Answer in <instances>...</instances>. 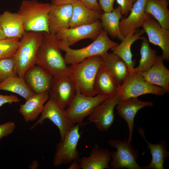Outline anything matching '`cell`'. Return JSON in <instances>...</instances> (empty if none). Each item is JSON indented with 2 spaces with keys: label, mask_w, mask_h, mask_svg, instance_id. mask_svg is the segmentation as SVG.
I'll use <instances>...</instances> for the list:
<instances>
[{
  "label": "cell",
  "mask_w": 169,
  "mask_h": 169,
  "mask_svg": "<svg viewBox=\"0 0 169 169\" xmlns=\"http://www.w3.org/2000/svg\"><path fill=\"white\" fill-rule=\"evenodd\" d=\"M56 34L43 32L36 58V64L48 71L53 76L68 74V66L61 52Z\"/></svg>",
  "instance_id": "cell-1"
},
{
  "label": "cell",
  "mask_w": 169,
  "mask_h": 169,
  "mask_svg": "<svg viewBox=\"0 0 169 169\" xmlns=\"http://www.w3.org/2000/svg\"><path fill=\"white\" fill-rule=\"evenodd\" d=\"M101 65L100 56L89 57L78 64L68 66V74L71 78L76 91L88 96L95 94L93 85L97 71Z\"/></svg>",
  "instance_id": "cell-2"
},
{
  "label": "cell",
  "mask_w": 169,
  "mask_h": 169,
  "mask_svg": "<svg viewBox=\"0 0 169 169\" xmlns=\"http://www.w3.org/2000/svg\"><path fill=\"white\" fill-rule=\"evenodd\" d=\"M118 44L109 38L103 29L91 44L81 49H73L59 41L60 49L65 52L64 57L65 62L67 65H69L79 63L90 57L101 56Z\"/></svg>",
  "instance_id": "cell-3"
},
{
  "label": "cell",
  "mask_w": 169,
  "mask_h": 169,
  "mask_svg": "<svg viewBox=\"0 0 169 169\" xmlns=\"http://www.w3.org/2000/svg\"><path fill=\"white\" fill-rule=\"evenodd\" d=\"M51 6L36 0L23 1L17 13L22 18L24 31L50 33L48 16Z\"/></svg>",
  "instance_id": "cell-4"
},
{
  "label": "cell",
  "mask_w": 169,
  "mask_h": 169,
  "mask_svg": "<svg viewBox=\"0 0 169 169\" xmlns=\"http://www.w3.org/2000/svg\"><path fill=\"white\" fill-rule=\"evenodd\" d=\"M43 35L42 32L25 31L20 38L18 48L13 57L19 76L23 78L27 70L36 64V54Z\"/></svg>",
  "instance_id": "cell-5"
},
{
  "label": "cell",
  "mask_w": 169,
  "mask_h": 169,
  "mask_svg": "<svg viewBox=\"0 0 169 169\" xmlns=\"http://www.w3.org/2000/svg\"><path fill=\"white\" fill-rule=\"evenodd\" d=\"M166 93L163 88L147 82L140 74L131 73L128 71L124 81L118 89L117 95L119 102H121L146 94L163 96Z\"/></svg>",
  "instance_id": "cell-6"
},
{
  "label": "cell",
  "mask_w": 169,
  "mask_h": 169,
  "mask_svg": "<svg viewBox=\"0 0 169 169\" xmlns=\"http://www.w3.org/2000/svg\"><path fill=\"white\" fill-rule=\"evenodd\" d=\"M110 96L97 95L93 97L88 96L76 91L74 99L65 109L68 119L73 124L82 125L84 119Z\"/></svg>",
  "instance_id": "cell-7"
},
{
  "label": "cell",
  "mask_w": 169,
  "mask_h": 169,
  "mask_svg": "<svg viewBox=\"0 0 169 169\" xmlns=\"http://www.w3.org/2000/svg\"><path fill=\"white\" fill-rule=\"evenodd\" d=\"M107 143L115 148V151H111V160L110 167L112 169H144L136 162L139 157L138 151L128 143L126 138L124 141L110 139Z\"/></svg>",
  "instance_id": "cell-8"
},
{
  "label": "cell",
  "mask_w": 169,
  "mask_h": 169,
  "mask_svg": "<svg viewBox=\"0 0 169 169\" xmlns=\"http://www.w3.org/2000/svg\"><path fill=\"white\" fill-rule=\"evenodd\" d=\"M80 126L78 124H75L67 133L63 140L57 144L53 161L55 166L71 163L74 161H78L80 158L77 149L80 138Z\"/></svg>",
  "instance_id": "cell-9"
},
{
  "label": "cell",
  "mask_w": 169,
  "mask_h": 169,
  "mask_svg": "<svg viewBox=\"0 0 169 169\" xmlns=\"http://www.w3.org/2000/svg\"><path fill=\"white\" fill-rule=\"evenodd\" d=\"M50 97L44 105L38 120L30 128L31 130L38 125H42L45 120L49 119L58 128L60 141H62L67 133L75 124L71 122L66 114L65 109L61 107L49 94Z\"/></svg>",
  "instance_id": "cell-10"
},
{
  "label": "cell",
  "mask_w": 169,
  "mask_h": 169,
  "mask_svg": "<svg viewBox=\"0 0 169 169\" xmlns=\"http://www.w3.org/2000/svg\"><path fill=\"white\" fill-rule=\"evenodd\" d=\"M102 29L99 20L91 24L61 30L56 35L60 41L70 47L83 39L89 38L94 41Z\"/></svg>",
  "instance_id": "cell-11"
},
{
  "label": "cell",
  "mask_w": 169,
  "mask_h": 169,
  "mask_svg": "<svg viewBox=\"0 0 169 169\" xmlns=\"http://www.w3.org/2000/svg\"><path fill=\"white\" fill-rule=\"evenodd\" d=\"M119 102L117 95L110 96L94 109L88 120L93 123L99 131H107L114 122V110Z\"/></svg>",
  "instance_id": "cell-12"
},
{
  "label": "cell",
  "mask_w": 169,
  "mask_h": 169,
  "mask_svg": "<svg viewBox=\"0 0 169 169\" xmlns=\"http://www.w3.org/2000/svg\"><path fill=\"white\" fill-rule=\"evenodd\" d=\"M49 93L57 103L65 109L74 99L76 91L69 76L64 74L53 76Z\"/></svg>",
  "instance_id": "cell-13"
},
{
  "label": "cell",
  "mask_w": 169,
  "mask_h": 169,
  "mask_svg": "<svg viewBox=\"0 0 169 169\" xmlns=\"http://www.w3.org/2000/svg\"><path fill=\"white\" fill-rule=\"evenodd\" d=\"M142 27L147 35L149 42L159 46L162 51L163 60H169V30L162 28L154 19L149 17Z\"/></svg>",
  "instance_id": "cell-14"
},
{
  "label": "cell",
  "mask_w": 169,
  "mask_h": 169,
  "mask_svg": "<svg viewBox=\"0 0 169 169\" xmlns=\"http://www.w3.org/2000/svg\"><path fill=\"white\" fill-rule=\"evenodd\" d=\"M153 105L152 102L141 101L137 97L130 98L118 102L116 107L117 112L127 124L129 131L127 138L129 143L131 144L132 140L134 128V119L136 114L143 108Z\"/></svg>",
  "instance_id": "cell-15"
},
{
  "label": "cell",
  "mask_w": 169,
  "mask_h": 169,
  "mask_svg": "<svg viewBox=\"0 0 169 169\" xmlns=\"http://www.w3.org/2000/svg\"><path fill=\"white\" fill-rule=\"evenodd\" d=\"M53 77L47 70L35 64L27 70L23 78L30 90L37 94L49 91Z\"/></svg>",
  "instance_id": "cell-16"
},
{
  "label": "cell",
  "mask_w": 169,
  "mask_h": 169,
  "mask_svg": "<svg viewBox=\"0 0 169 169\" xmlns=\"http://www.w3.org/2000/svg\"><path fill=\"white\" fill-rule=\"evenodd\" d=\"M147 0H136L129 15L120 20V28L124 36L142 27L145 21L149 17V14L145 11Z\"/></svg>",
  "instance_id": "cell-17"
},
{
  "label": "cell",
  "mask_w": 169,
  "mask_h": 169,
  "mask_svg": "<svg viewBox=\"0 0 169 169\" xmlns=\"http://www.w3.org/2000/svg\"><path fill=\"white\" fill-rule=\"evenodd\" d=\"M72 10V4L52 5L48 16V27L50 34H56L61 30L69 28Z\"/></svg>",
  "instance_id": "cell-18"
},
{
  "label": "cell",
  "mask_w": 169,
  "mask_h": 169,
  "mask_svg": "<svg viewBox=\"0 0 169 169\" xmlns=\"http://www.w3.org/2000/svg\"><path fill=\"white\" fill-rule=\"evenodd\" d=\"M144 32L143 29L133 30L125 36L120 44L111 49L112 53L121 59L126 64L128 72L134 73V68L136 63L135 60H132V54L131 50L132 44L136 41L142 39Z\"/></svg>",
  "instance_id": "cell-19"
},
{
  "label": "cell",
  "mask_w": 169,
  "mask_h": 169,
  "mask_svg": "<svg viewBox=\"0 0 169 169\" xmlns=\"http://www.w3.org/2000/svg\"><path fill=\"white\" fill-rule=\"evenodd\" d=\"M161 56H157L155 61L148 70L139 73L148 83L163 88L169 92V70L165 66Z\"/></svg>",
  "instance_id": "cell-20"
},
{
  "label": "cell",
  "mask_w": 169,
  "mask_h": 169,
  "mask_svg": "<svg viewBox=\"0 0 169 169\" xmlns=\"http://www.w3.org/2000/svg\"><path fill=\"white\" fill-rule=\"evenodd\" d=\"M49 97V91H44L34 94L20 105L18 111L26 122L33 121L38 118Z\"/></svg>",
  "instance_id": "cell-21"
},
{
  "label": "cell",
  "mask_w": 169,
  "mask_h": 169,
  "mask_svg": "<svg viewBox=\"0 0 169 169\" xmlns=\"http://www.w3.org/2000/svg\"><path fill=\"white\" fill-rule=\"evenodd\" d=\"M111 160V152L108 149L96 145L91 148L90 155L78 160L83 169H111L109 163Z\"/></svg>",
  "instance_id": "cell-22"
},
{
  "label": "cell",
  "mask_w": 169,
  "mask_h": 169,
  "mask_svg": "<svg viewBox=\"0 0 169 169\" xmlns=\"http://www.w3.org/2000/svg\"><path fill=\"white\" fill-rule=\"evenodd\" d=\"M138 132L146 143L152 157L150 163L147 166H143L144 169H164V162L169 156L166 141L161 140L157 144H152L146 139L143 128H138Z\"/></svg>",
  "instance_id": "cell-23"
},
{
  "label": "cell",
  "mask_w": 169,
  "mask_h": 169,
  "mask_svg": "<svg viewBox=\"0 0 169 169\" xmlns=\"http://www.w3.org/2000/svg\"><path fill=\"white\" fill-rule=\"evenodd\" d=\"M0 26L7 38L20 39L25 31L22 18L18 13L7 11L0 14Z\"/></svg>",
  "instance_id": "cell-24"
},
{
  "label": "cell",
  "mask_w": 169,
  "mask_h": 169,
  "mask_svg": "<svg viewBox=\"0 0 169 169\" xmlns=\"http://www.w3.org/2000/svg\"><path fill=\"white\" fill-rule=\"evenodd\" d=\"M101 66L105 68L120 85L128 73L125 62L113 53H106L101 56Z\"/></svg>",
  "instance_id": "cell-25"
},
{
  "label": "cell",
  "mask_w": 169,
  "mask_h": 169,
  "mask_svg": "<svg viewBox=\"0 0 169 169\" xmlns=\"http://www.w3.org/2000/svg\"><path fill=\"white\" fill-rule=\"evenodd\" d=\"M72 4L69 28L91 24L100 20L102 13L88 8L79 0Z\"/></svg>",
  "instance_id": "cell-26"
},
{
  "label": "cell",
  "mask_w": 169,
  "mask_h": 169,
  "mask_svg": "<svg viewBox=\"0 0 169 169\" xmlns=\"http://www.w3.org/2000/svg\"><path fill=\"white\" fill-rule=\"evenodd\" d=\"M120 85L101 65L94 81L93 89L95 94L112 95L117 94Z\"/></svg>",
  "instance_id": "cell-27"
},
{
  "label": "cell",
  "mask_w": 169,
  "mask_h": 169,
  "mask_svg": "<svg viewBox=\"0 0 169 169\" xmlns=\"http://www.w3.org/2000/svg\"><path fill=\"white\" fill-rule=\"evenodd\" d=\"M122 15L119 6L110 12L102 13L100 18L103 29L111 38H117L121 41L125 37L122 35L119 27Z\"/></svg>",
  "instance_id": "cell-28"
},
{
  "label": "cell",
  "mask_w": 169,
  "mask_h": 169,
  "mask_svg": "<svg viewBox=\"0 0 169 169\" xmlns=\"http://www.w3.org/2000/svg\"><path fill=\"white\" fill-rule=\"evenodd\" d=\"M145 11L152 15L162 28L169 30V10L166 0H148Z\"/></svg>",
  "instance_id": "cell-29"
},
{
  "label": "cell",
  "mask_w": 169,
  "mask_h": 169,
  "mask_svg": "<svg viewBox=\"0 0 169 169\" xmlns=\"http://www.w3.org/2000/svg\"><path fill=\"white\" fill-rule=\"evenodd\" d=\"M15 93L27 100L34 94L26 84L23 78L18 75L13 76L0 82V90Z\"/></svg>",
  "instance_id": "cell-30"
},
{
  "label": "cell",
  "mask_w": 169,
  "mask_h": 169,
  "mask_svg": "<svg viewBox=\"0 0 169 169\" xmlns=\"http://www.w3.org/2000/svg\"><path fill=\"white\" fill-rule=\"evenodd\" d=\"M140 49L141 59L139 65L134 68V72L138 74L146 71L152 66L156 59L157 52L150 46L145 37L142 39Z\"/></svg>",
  "instance_id": "cell-31"
},
{
  "label": "cell",
  "mask_w": 169,
  "mask_h": 169,
  "mask_svg": "<svg viewBox=\"0 0 169 169\" xmlns=\"http://www.w3.org/2000/svg\"><path fill=\"white\" fill-rule=\"evenodd\" d=\"M19 39L6 38L0 40V59L14 56L18 48Z\"/></svg>",
  "instance_id": "cell-32"
},
{
  "label": "cell",
  "mask_w": 169,
  "mask_h": 169,
  "mask_svg": "<svg viewBox=\"0 0 169 169\" xmlns=\"http://www.w3.org/2000/svg\"><path fill=\"white\" fill-rule=\"evenodd\" d=\"M18 75L13 57L0 59V82Z\"/></svg>",
  "instance_id": "cell-33"
},
{
  "label": "cell",
  "mask_w": 169,
  "mask_h": 169,
  "mask_svg": "<svg viewBox=\"0 0 169 169\" xmlns=\"http://www.w3.org/2000/svg\"><path fill=\"white\" fill-rule=\"evenodd\" d=\"M136 0H116L120 8L122 15L126 17L131 11L134 3Z\"/></svg>",
  "instance_id": "cell-34"
},
{
  "label": "cell",
  "mask_w": 169,
  "mask_h": 169,
  "mask_svg": "<svg viewBox=\"0 0 169 169\" xmlns=\"http://www.w3.org/2000/svg\"><path fill=\"white\" fill-rule=\"evenodd\" d=\"M15 127V124L12 121H8L0 125V140L3 137L12 133Z\"/></svg>",
  "instance_id": "cell-35"
},
{
  "label": "cell",
  "mask_w": 169,
  "mask_h": 169,
  "mask_svg": "<svg viewBox=\"0 0 169 169\" xmlns=\"http://www.w3.org/2000/svg\"><path fill=\"white\" fill-rule=\"evenodd\" d=\"M20 99L14 95H4L0 94V107L3 105L8 103L9 105L13 103L18 102Z\"/></svg>",
  "instance_id": "cell-36"
},
{
  "label": "cell",
  "mask_w": 169,
  "mask_h": 169,
  "mask_svg": "<svg viewBox=\"0 0 169 169\" xmlns=\"http://www.w3.org/2000/svg\"><path fill=\"white\" fill-rule=\"evenodd\" d=\"M115 0H99V4L104 12H109L113 11Z\"/></svg>",
  "instance_id": "cell-37"
},
{
  "label": "cell",
  "mask_w": 169,
  "mask_h": 169,
  "mask_svg": "<svg viewBox=\"0 0 169 169\" xmlns=\"http://www.w3.org/2000/svg\"><path fill=\"white\" fill-rule=\"evenodd\" d=\"M88 8L101 13V10L97 0H79Z\"/></svg>",
  "instance_id": "cell-38"
},
{
  "label": "cell",
  "mask_w": 169,
  "mask_h": 169,
  "mask_svg": "<svg viewBox=\"0 0 169 169\" xmlns=\"http://www.w3.org/2000/svg\"><path fill=\"white\" fill-rule=\"evenodd\" d=\"M77 0H51V4L53 5L72 4Z\"/></svg>",
  "instance_id": "cell-39"
},
{
  "label": "cell",
  "mask_w": 169,
  "mask_h": 169,
  "mask_svg": "<svg viewBox=\"0 0 169 169\" xmlns=\"http://www.w3.org/2000/svg\"><path fill=\"white\" fill-rule=\"evenodd\" d=\"M71 163V164L68 168V169H80L81 168V166L78 161H74Z\"/></svg>",
  "instance_id": "cell-40"
},
{
  "label": "cell",
  "mask_w": 169,
  "mask_h": 169,
  "mask_svg": "<svg viewBox=\"0 0 169 169\" xmlns=\"http://www.w3.org/2000/svg\"><path fill=\"white\" fill-rule=\"evenodd\" d=\"M7 38L0 26V40Z\"/></svg>",
  "instance_id": "cell-41"
}]
</instances>
